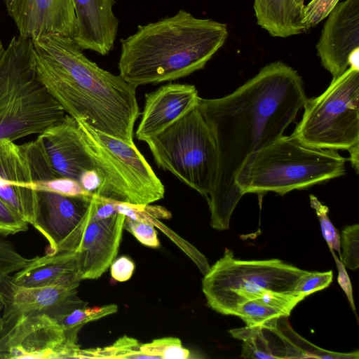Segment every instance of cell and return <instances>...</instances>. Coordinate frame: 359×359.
Instances as JSON below:
<instances>
[{
    "label": "cell",
    "instance_id": "26",
    "mask_svg": "<svg viewBox=\"0 0 359 359\" xmlns=\"http://www.w3.org/2000/svg\"><path fill=\"white\" fill-rule=\"evenodd\" d=\"M30 260L21 255L6 237L0 236V284L6 277L23 269Z\"/></svg>",
    "mask_w": 359,
    "mask_h": 359
},
{
    "label": "cell",
    "instance_id": "41",
    "mask_svg": "<svg viewBox=\"0 0 359 359\" xmlns=\"http://www.w3.org/2000/svg\"><path fill=\"white\" fill-rule=\"evenodd\" d=\"M2 309H3V306H2L1 303L0 302V334L3 330V320H2V317H1Z\"/></svg>",
    "mask_w": 359,
    "mask_h": 359
},
{
    "label": "cell",
    "instance_id": "10",
    "mask_svg": "<svg viewBox=\"0 0 359 359\" xmlns=\"http://www.w3.org/2000/svg\"><path fill=\"white\" fill-rule=\"evenodd\" d=\"M96 201L93 196H67L37 191V201L31 223L47 240V254L75 252L91 222Z\"/></svg>",
    "mask_w": 359,
    "mask_h": 359
},
{
    "label": "cell",
    "instance_id": "22",
    "mask_svg": "<svg viewBox=\"0 0 359 359\" xmlns=\"http://www.w3.org/2000/svg\"><path fill=\"white\" fill-rule=\"evenodd\" d=\"M142 344L132 337L124 336L111 345L103 348L80 350L77 358H154L142 352Z\"/></svg>",
    "mask_w": 359,
    "mask_h": 359
},
{
    "label": "cell",
    "instance_id": "11",
    "mask_svg": "<svg viewBox=\"0 0 359 359\" xmlns=\"http://www.w3.org/2000/svg\"><path fill=\"white\" fill-rule=\"evenodd\" d=\"M79 344L71 342L58 319L48 314L22 318L0 334V358H77Z\"/></svg>",
    "mask_w": 359,
    "mask_h": 359
},
{
    "label": "cell",
    "instance_id": "39",
    "mask_svg": "<svg viewBox=\"0 0 359 359\" xmlns=\"http://www.w3.org/2000/svg\"><path fill=\"white\" fill-rule=\"evenodd\" d=\"M349 67L359 70V48L354 50L348 59Z\"/></svg>",
    "mask_w": 359,
    "mask_h": 359
},
{
    "label": "cell",
    "instance_id": "30",
    "mask_svg": "<svg viewBox=\"0 0 359 359\" xmlns=\"http://www.w3.org/2000/svg\"><path fill=\"white\" fill-rule=\"evenodd\" d=\"M339 0H311L303 10L302 23L306 31L328 16Z\"/></svg>",
    "mask_w": 359,
    "mask_h": 359
},
{
    "label": "cell",
    "instance_id": "34",
    "mask_svg": "<svg viewBox=\"0 0 359 359\" xmlns=\"http://www.w3.org/2000/svg\"><path fill=\"white\" fill-rule=\"evenodd\" d=\"M27 223L19 215L14 212L0 198V236L8 235L26 231Z\"/></svg>",
    "mask_w": 359,
    "mask_h": 359
},
{
    "label": "cell",
    "instance_id": "27",
    "mask_svg": "<svg viewBox=\"0 0 359 359\" xmlns=\"http://www.w3.org/2000/svg\"><path fill=\"white\" fill-rule=\"evenodd\" d=\"M342 254L340 260L345 267L351 270L359 267V225L344 226L339 235Z\"/></svg>",
    "mask_w": 359,
    "mask_h": 359
},
{
    "label": "cell",
    "instance_id": "13",
    "mask_svg": "<svg viewBox=\"0 0 359 359\" xmlns=\"http://www.w3.org/2000/svg\"><path fill=\"white\" fill-rule=\"evenodd\" d=\"M0 198L27 223L31 224L37 201L36 178L30 161L27 142L0 140Z\"/></svg>",
    "mask_w": 359,
    "mask_h": 359
},
{
    "label": "cell",
    "instance_id": "8",
    "mask_svg": "<svg viewBox=\"0 0 359 359\" xmlns=\"http://www.w3.org/2000/svg\"><path fill=\"white\" fill-rule=\"evenodd\" d=\"M144 142L158 167L208 197L217 154L212 132L198 106Z\"/></svg>",
    "mask_w": 359,
    "mask_h": 359
},
{
    "label": "cell",
    "instance_id": "21",
    "mask_svg": "<svg viewBox=\"0 0 359 359\" xmlns=\"http://www.w3.org/2000/svg\"><path fill=\"white\" fill-rule=\"evenodd\" d=\"M257 24L274 37L286 38L306 32L303 14L294 0H254Z\"/></svg>",
    "mask_w": 359,
    "mask_h": 359
},
{
    "label": "cell",
    "instance_id": "17",
    "mask_svg": "<svg viewBox=\"0 0 359 359\" xmlns=\"http://www.w3.org/2000/svg\"><path fill=\"white\" fill-rule=\"evenodd\" d=\"M201 97L194 85L168 83L145 95L136 137L145 141L198 105Z\"/></svg>",
    "mask_w": 359,
    "mask_h": 359
},
{
    "label": "cell",
    "instance_id": "29",
    "mask_svg": "<svg viewBox=\"0 0 359 359\" xmlns=\"http://www.w3.org/2000/svg\"><path fill=\"white\" fill-rule=\"evenodd\" d=\"M36 189L55 192L67 196H93L81 184L72 178L57 176L36 182Z\"/></svg>",
    "mask_w": 359,
    "mask_h": 359
},
{
    "label": "cell",
    "instance_id": "5",
    "mask_svg": "<svg viewBox=\"0 0 359 359\" xmlns=\"http://www.w3.org/2000/svg\"><path fill=\"white\" fill-rule=\"evenodd\" d=\"M346 160L337 151L309 147L283 135L249 156L236 184L243 196L284 195L344 175Z\"/></svg>",
    "mask_w": 359,
    "mask_h": 359
},
{
    "label": "cell",
    "instance_id": "16",
    "mask_svg": "<svg viewBox=\"0 0 359 359\" xmlns=\"http://www.w3.org/2000/svg\"><path fill=\"white\" fill-rule=\"evenodd\" d=\"M126 216L116 213L89 222L75 251L81 280L100 278L118 253Z\"/></svg>",
    "mask_w": 359,
    "mask_h": 359
},
{
    "label": "cell",
    "instance_id": "15",
    "mask_svg": "<svg viewBox=\"0 0 359 359\" xmlns=\"http://www.w3.org/2000/svg\"><path fill=\"white\" fill-rule=\"evenodd\" d=\"M19 34L37 40L59 34L73 38L76 17L72 0H4Z\"/></svg>",
    "mask_w": 359,
    "mask_h": 359
},
{
    "label": "cell",
    "instance_id": "33",
    "mask_svg": "<svg viewBox=\"0 0 359 359\" xmlns=\"http://www.w3.org/2000/svg\"><path fill=\"white\" fill-rule=\"evenodd\" d=\"M123 228L147 247L156 248L160 245L157 233L150 222L135 220L126 217Z\"/></svg>",
    "mask_w": 359,
    "mask_h": 359
},
{
    "label": "cell",
    "instance_id": "6",
    "mask_svg": "<svg viewBox=\"0 0 359 359\" xmlns=\"http://www.w3.org/2000/svg\"><path fill=\"white\" fill-rule=\"evenodd\" d=\"M78 122L84 148L101 178L93 193L104 200L146 205L164 197L165 187L134 143Z\"/></svg>",
    "mask_w": 359,
    "mask_h": 359
},
{
    "label": "cell",
    "instance_id": "37",
    "mask_svg": "<svg viewBox=\"0 0 359 359\" xmlns=\"http://www.w3.org/2000/svg\"><path fill=\"white\" fill-rule=\"evenodd\" d=\"M79 182L86 191L93 194L100 187L101 178L95 169H91L81 175Z\"/></svg>",
    "mask_w": 359,
    "mask_h": 359
},
{
    "label": "cell",
    "instance_id": "3",
    "mask_svg": "<svg viewBox=\"0 0 359 359\" xmlns=\"http://www.w3.org/2000/svg\"><path fill=\"white\" fill-rule=\"evenodd\" d=\"M228 34L226 24L181 9L120 40V75L137 87L187 76L205 66Z\"/></svg>",
    "mask_w": 359,
    "mask_h": 359
},
{
    "label": "cell",
    "instance_id": "7",
    "mask_svg": "<svg viewBox=\"0 0 359 359\" xmlns=\"http://www.w3.org/2000/svg\"><path fill=\"white\" fill-rule=\"evenodd\" d=\"M309 271L278 259L241 260L226 249L202 279L208 305L223 315H234L237 308L266 292H294L299 278Z\"/></svg>",
    "mask_w": 359,
    "mask_h": 359
},
{
    "label": "cell",
    "instance_id": "28",
    "mask_svg": "<svg viewBox=\"0 0 359 359\" xmlns=\"http://www.w3.org/2000/svg\"><path fill=\"white\" fill-rule=\"evenodd\" d=\"M310 204L314 209L320 224L323 236L327 242L332 255H334V250L341 255L340 237L337 229L332 224L327 213V206L323 204L314 195L309 196Z\"/></svg>",
    "mask_w": 359,
    "mask_h": 359
},
{
    "label": "cell",
    "instance_id": "4",
    "mask_svg": "<svg viewBox=\"0 0 359 359\" xmlns=\"http://www.w3.org/2000/svg\"><path fill=\"white\" fill-rule=\"evenodd\" d=\"M65 115L37 78L32 40L13 36L0 57V140L39 135Z\"/></svg>",
    "mask_w": 359,
    "mask_h": 359
},
{
    "label": "cell",
    "instance_id": "9",
    "mask_svg": "<svg viewBox=\"0 0 359 359\" xmlns=\"http://www.w3.org/2000/svg\"><path fill=\"white\" fill-rule=\"evenodd\" d=\"M291 135L311 148L348 150L359 144V70L348 67L319 96L307 99Z\"/></svg>",
    "mask_w": 359,
    "mask_h": 359
},
{
    "label": "cell",
    "instance_id": "12",
    "mask_svg": "<svg viewBox=\"0 0 359 359\" xmlns=\"http://www.w3.org/2000/svg\"><path fill=\"white\" fill-rule=\"evenodd\" d=\"M76 286H20L13 283L8 276L0 284L3 330L16 321L39 314H48L57 319L77 309L86 307L88 302L78 296Z\"/></svg>",
    "mask_w": 359,
    "mask_h": 359
},
{
    "label": "cell",
    "instance_id": "2",
    "mask_svg": "<svg viewBox=\"0 0 359 359\" xmlns=\"http://www.w3.org/2000/svg\"><path fill=\"white\" fill-rule=\"evenodd\" d=\"M32 43L37 78L67 114L134 143L137 86L89 60L71 37L49 35Z\"/></svg>",
    "mask_w": 359,
    "mask_h": 359
},
{
    "label": "cell",
    "instance_id": "1",
    "mask_svg": "<svg viewBox=\"0 0 359 359\" xmlns=\"http://www.w3.org/2000/svg\"><path fill=\"white\" fill-rule=\"evenodd\" d=\"M307 97L302 77L276 61L266 65L231 93L199 100L198 108L213 135L217 167L207 198L210 225L227 229L243 196L236 179L249 156L283 135Z\"/></svg>",
    "mask_w": 359,
    "mask_h": 359
},
{
    "label": "cell",
    "instance_id": "31",
    "mask_svg": "<svg viewBox=\"0 0 359 359\" xmlns=\"http://www.w3.org/2000/svg\"><path fill=\"white\" fill-rule=\"evenodd\" d=\"M333 272L308 271L298 280L294 292L304 295L309 294L327 287L332 281Z\"/></svg>",
    "mask_w": 359,
    "mask_h": 359
},
{
    "label": "cell",
    "instance_id": "25",
    "mask_svg": "<svg viewBox=\"0 0 359 359\" xmlns=\"http://www.w3.org/2000/svg\"><path fill=\"white\" fill-rule=\"evenodd\" d=\"M140 349L154 359H186L190 352L183 347L182 341L177 337L156 339L147 344H142Z\"/></svg>",
    "mask_w": 359,
    "mask_h": 359
},
{
    "label": "cell",
    "instance_id": "24",
    "mask_svg": "<svg viewBox=\"0 0 359 359\" xmlns=\"http://www.w3.org/2000/svg\"><path fill=\"white\" fill-rule=\"evenodd\" d=\"M233 316L241 318L248 327L259 326L266 321L286 316L283 311L266 305L257 299L248 300L240 305Z\"/></svg>",
    "mask_w": 359,
    "mask_h": 359
},
{
    "label": "cell",
    "instance_id": "35",
    "mask_svg": "<svg viewBox=\"0 0 359 359\" xmlns=\"http://www.w3.org/2000/svg\"><path fill=\"white\" fill-rule=\"evenodd\" d=\"M135 270L133 261L127 256H121L114 259L111 264V275L113 279L118 282L128 280Z\"/></svg>",
    "mask_w": 359,
    "mask_h": 359
},
{
    "label": "cell",
    "instance_id": "42",
    "mask_svg": "<svg viewBox=\"0 0 359 359\" xmlns=\"http://www.w3.org/2000/svg\"><path fill=\"white\" fill-rule=\"evenodd\" d=\"M4 46H3V44H2V42H1V40L0 39V57L4 51Z\"/></svg>",
    "mask_w": 359,
    "mask_h": 359
},
{
    "label": "cell",
    "instance_id": "20",
    "mask_svg": "<svg viewBox=\"0 0 359 359\" xmlns=\"http://www.w3.org/2000/svg\"><path fill=\"white\" fill-rule=\"evenodd\" d=\"M18 285L39 287L64 285L79 287L80 278L75 252L46 253L31 259L22 269L8 276Z\"/></svg>",
    "mask_w": 359,
    "mask_h": 359
},
{
    "label": "cell",
    "instance_id": "38",
    "mask_svg": "<svg viewBox=\"0 0 359 359\" xmlns=\"http://www.w3.org/2000/svg\"><path fill=\"white\" fill-rule=\"evenodd\" d=\"M350 154L349 161L351 163L352 167L354 168L356 173L358 172L359 166V144H357L350 149H348Z\"/></svg>",
    "mask_w": 359,
    "mask_h": 359
},
{
    "label": "cell",
    "instance_id": "40",
    "mask_svg": "<svg viewBox=\"0 0 359 359\" xmlns=\"http://www.w3.org/2000/svg\"><path fill=\"white\" fill-rule=\"evenodd\" d=\"M294 3L296 4L297 6L298 7L299 10L303 14V10L304 8V0H294Z\"/></svg>",
    "mask_w": 359,
    "mask_h": 359
},
{
    "label": "cell",
    "instance_id": "36",
    "mask_svg": "<svg viewBox=\"0 0 359 359\" xmlns=\"http://www.w3.org/2000/svg\"><path fill=\"white\" fill-rule=\"evenodd\" d=\"M336 262V266L338 269L337 280L341 289L347 296L348 300L352 307V309L355 311L354 300L353 297L352 285L349 276L346 272L344 265L341 260L334 254L332 255Z\"/></svg>",
    "mask_w": 359,
    "mask_h": 359
},
{
    "label": "cell",
    "instance_id": "43",
    "mask_svg": "<svg viewBox=\"0 0 359 359\" xmlns=\"http://www.w3.org/2000/svg\"><path fill=\"white\" fill-rule=\"evenodd\" d=\"M6 183V181L0 177V187Z\"/></svg>",
    "mask_w": 359,
    "mask_h": 359
},
{
    "label": "cell",
    "instance_id": "23",
    "mask_svg": "<svg viewBox=\"0 0 359 359\" xmlns=\"http://www.w3.org/2000/svg\"><path fill=\"white\" fill-rule=\"evenodd\" d=\"M117 311L118 306L115 304L84 307L74 310L58 321L64 328L68 339L74 344H78V334L83 325L113 314Z\"/></svg>",
    "mask_w": 359,
    "mask_h": 359
},
{
    "label": "cell",
    "instance_id": "32",
    "mask_svg": "<svg viewBox=\"0 0 359 359\" xmlns=\"http://www.w3.org/2000/svg\"><path fill=\"white\" fill-rule=\"evenodd\" d=\"M306 297L294 292H266L257 299L283 311L288 316L294 307Z\"/></svg>",
    "mask_w": 359,
    "mask_h": 359
},
{
    "label": "cell",
    "instance_id": "19",
    "mask_svg": "<svg viewBox=\"0 0 359 359\" xmlns=\"http://www.w3.org/2000/svg\"><path fill=\"white\" fill-rule=\"evenodd\" d=\"M76 32L72 38L82 50L101 55H107L114 46L118 20L113 11L114 0H72Z\"/></svg>",
    "mask_w": 359,
    "mask_h": 359
},
{
    "label": "cell",
    "instance_id": "14",
    "mask_svg": "<svg viewBox=\"0 0 359 359\" xmlns=\"http://www.w3.org/2000/svg\"><path fill=\"white\" fill-rule=\"evenodd\" d=\"M327 18L316 49L322 65L335 79L349 67L351 54L359 48V0L338 3Z\"/></svg>",
    "mask_w": 359,
    "mask_h": 359
},
{
    "label": "cell",
    "instance_id": "18",
    "mask_svg": "<svg viewBox=\"0 0 359 359\" xmlns=\"http://www.w3.org/2000/svg\"><path fill=\"white\" fill-rule=\"evenodd\" d=\"M36 138L41 143L52 168L60 176L79 182L84 171L94 169L81 142L78 122L73 116L65 114Z\"/></svg>",
    "mask_w": 359,
    "mask_h": 359
}]
</instances>
